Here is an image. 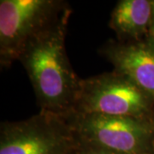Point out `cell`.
Returning <instances> with one entry per match:
<instances>
[{"label": "cell", "mask_w": 154, "mask_h": 154, "mask_svg": "<svg viewBox=\"0 0 154 154\" xmlns=\"http://www.w3.org/2000/svg\"><path fill=\"white\" fill-rule=\"evenodd\" d=\"M69 7L50 27L32 38L19 59L33 85L40 110L69 116L74 110L81 80L67 56Z\"/></svg>", "instance_id": "6da1fadb"}, {"label": "cell", "mask_w": 154, "mask_h": 154, "mask_svg": "<svg viewBox=\"0 0 154 154\" xmlns=\"http://www.w3.org/2000/svg\"><path fill=\"white\" fill-rule=\"evenodd\" d=\"M75 114H100L154 121V100L119 72L82 79Z\"/></svg>", "instance_id": "7a4b0ae2"}, {"label": "cell", "mask_w": 154, "mask_h": 154, "mask_svg": "<svg viewBox=\"0 0 154 154\" xmlns=\"http://www.w3.org/2000/svg\"><path fill=\"white\" fill-rule=\"evenodd\" d=\"M78 143L69 116L45 110L0 126V154H73Z\"/></svg>", "instance_id": "3957f363"}, {"label": "cell", "mask_w": 154, "mask_h": 154, "mask_svg": "<svg viewBox=\"0 0 154 154\" xmlns=\"http://www.w3.org/2000/svg\"><path fill=\"white\" fill-rule=\"evenodd\" d=\"M69 8L62 0H1V66H11L18 60L26 45Z\"/></svg>", "instance_id": "277c9868"}, {"label": "cell", "mask_w": 154, "mask_h": 154, "mask_svg": "<svg viewBox=\"0 0 154 154\" xmlns=\"http://www.w3.org/2000/svg\"><path fill=\"white\" fill-rule=\"evenodd\" d=\"M79 138L121 154H154V121L100 114L69 115Z\"/></svg>", "instance_id": "5b68a950"}, {"label": "cell", "mask_w": 154, "mask_h": 154, "mask_svg": "<svg viewBox=\"0 0 154 154\" xmlns=\"http://www.w3.org/2000/svg\"><path fill=\"white\" fill-rule=\"evenodd\" d=\"M114 70L127 76L154 100V49L145 40L110 41L102 49Z\"/></svg>", "instance_id": "8992f818"}, {"label": "cell", "mask_w": 154, "mask_h": 154, "mask_svg": "<svg viewBox=\"0 0 154 154\" xmlns=\"http://www.w3.org/2000/svg\"><path fill=\"white\" fill-rule=\"evenodd\" d=\"M152 0H120L109 22L121 42H139L146 37L152 22Z\"/></svg>", "instance_id": "52a82bcc"}, {"label": "cell", "mask_w": 154, "mask_h": 154, "mask_svg": "<svg viewBox=\"0 0 154 154\" xmlns=\"http://www.w3.org/2000/svg\"><path fill=\"white\" fill-rule=\"evenodd\" d=\"M77 154H121L116 152L100 147L93 143L79 138V143L77 146Z\"/></svg>", "instance_id": "ba28073f"}, {"label": "cell", "mask_w": 154, "mask_h": 154, "mask_svg": "<svg viewBox=\"0 0 154 154\" xmlns=\"http://www.w3.org/2000/svg\"><path fill=\"white\" fill-rule=\"evenodd\" d=\"M147 44L154 49V0H152V22L149 28L148 33L146 37L144 39Z\"/></svg>", "instance_id": "9c48e42d"}, {"label": "cell", "mask_w": 154, "mask_h": 154, "mask_svg": "<svg viewBox=\"0 0 154 154\" xmlns=\"http://www.w3.org/2000/svg\"><path fill=\"white\" fill-rule=\"evenodd\" d=\"M73 154H77V149H76V151H75V152Z\"/></svg>", "instance_id": "30bf717a"}]
</instances>
